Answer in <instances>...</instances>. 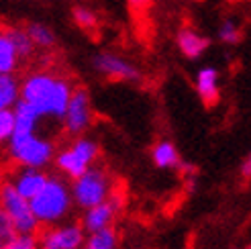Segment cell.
I'll return each mask as SVG.
<instances>
[{"label": "cell", "instance_id": "11", "mask_svg": "<svg viewBox=\"0 0 251 249\" xmlns=\"http://www.w3.org/2000/svg\"><path fill=\"white\" fill-rule=\"evenodd\" d=\"M45 180H47V174L39 168H19L8 182L15 186V190L23 198L31 200V198L43 188Z\"/></svg>", "mask_w": 251, "mask_h": 249}, {"label": "cell", "instance_id": "16", "mask_svg": "<svg viewBox=\"0 0 251 249\" xmlns=\"http://www.w3.org/2000/svg\"><path fill=\"white\" fill-rule=\"evenodd\" d=\"M21 59L8 37V31H0V74H15Z\"/></svg>", "mask_w": 251, "mask_h": 249}, {"label": "cell", "instance_id": "29", "mask_svg": "<svg viewBox=\"0 0 251 249\" xmlns=\"http://www.w3.org/2000/svg\"><path fill=\"white\" fill-rule=\"evenodd\" d=\"M247 249H249V247H247Z\"/></svg>", "mask_w": 251, "mask_h": 249}, {"label": "cell", "instance_id": "24", "mask_svg": "<svg viewBox=\"0 0 251 249\" xmlns=\"http://www.w3.org/2000/svg\"><path fill=\"white\" fill-rule=\"evenodd\" d=\"M17 235V231H15V227H12V223H10V219L6 217V213L2 208H0V249H2L12 237Z\"/></svg>", "mask_w": 251, "mask_h": 249}, {"label": "cell", "instance_id": "17", "mask_svg": "<svg viewBox=\"0 0 251 249\" xmlns=\"http://www.w3.org/2000/svg\"><path fill=\"white\" fill-rule=\"evenodd\" d=\"M151 157H153V164L157 168H178L180 164V153H178V149H176L174 143L170 141H159L153 145L151 149Z\"/></svg>", "mask_w": 251, "mask_h": 249}, {"label": "cell", "instance_id": "13", "mask_svg": "<svg viewBox=\"0 0 251 249\" xmlns=\"http://www.w3.org/2000/svg\"><path fill=\"white\" fill-rule=\"evenodd\" d=\"M196 92L204 100V104H217L219 102V72L215 68H202L196 74Z\"/></svg>", "mask_w": 251, "mask_h": 249}, {"label": "cell", "instance_id": "8", "mask_svg": "<svg viewBox=\"0 0 251 249\" xmlns=\"http://www.w3.org/2000/svg\"><path fill=\"white\" fill-rule=\"evenodd\" d=\"M94 113H92V102H90V94L86 88H74L72 96L66 104V110L61 115L64 121V129L72 137H80L84 135L92 124Z\"/></svg>", "mask_w": 251, "mask_h": 249}, {"label": "cell", "instance_id": "9", "mask_svg": "<svg viewBox=\"0 0 251 249\" xmlns=\"http://www.w3.org/2000/svg\"><path fill=\"white\" fill-rule=\"evenodd\" d=\"M123 206V200L117 196V192L112 194L108 200L100 202V204H94L90 208L84 210V217H82V229L88 233H96V231H102V229H108L112 227V223H115L119 210Z\"/></svg>", "mask_w": 251, "mask_h": 249}, {"label": "cell", "instance_id": "18", "mask_svg": "<svg viewBox=\"0 0 251 249\" xmlns=\"http://www.w3.org/2000/svg\"><path fill=\"white\" fill-rule=\"evenodd\" d=\"M117 245H119V235L112 227H108L96 233H88L82 249H117Z\"/></svg>", "mask_w": 251, "mask_h": 249}, {"label": "cell", "instance_id": "15", "mask_svg": "<svg viewBox=\"0 0 251 249\" xmlns=\"http://www.w3.org/2000/svg\"><path fill=\"white\" fill-rule=\"evenodd\" d=\"M15 74H0V110H10L19 102L21 90Z\"/></svg>", "mask_w": 251, "mask_h": 249}, {"label": "cell", "instance_id": "25", "mask_svg": "<svg viewBox=\"0 0 251 249\" xmlns=\"http://www.w3.org/2000/svg\"><path fill=\"white\" fill-rule=\"evenodd\" d=\"M10 135H12V108L0 110V145L8 143Z\"/></svg>", "mask_w": 251, "mask_h": 249}, {"label": "cell", "instance_id": "19", "mask_svg": "<svg viewBox=\"0 0 251 249\" xmlns=\"http://www.w3.org/2000/svg\"><path fill=\"white\" fill-rule=\"evenodd\" d=\"M6 31H8V37H10L12 45H15V49H17L19 59L21 61L31 59L33 53H35V43L31 41L29 33L25 31V29H6Z\"/></svg>", "mask_w": 251, "mask_h": 249}, {"label": "cell", "instance_id": "10", "mask_svg": "<svg viewBox=\"0 0 251 249\" xmlns=\"http://www.w3.org/2000/svg\"><path fill=\"white\" fill-rule=\"evenodd\" d=\"M94 68L102 74V76L119 82H137L141 78L139 70H137L131 61H127L121 55L115 53H100L94 57Z\"/></svg>", "mask_w": 251, "mask_h": 249}, {"label": "cell", "instance_id": "21", "mask_svg": "<svg viewBox=\"0 0 251 249\" xmlns=\"http://www.w3.org/2000/svg\"><path fill=\"white\" fill-rule=\"evenodd\" d=\"M2 249H39L37 233H17Z\"/></svg>", "mask_w": 251, "mask_h": 249}, {"label": "cell", "instance_id": "28", "mask_svg": "<svg viewBox=\"0 0 251 249\" xmlns=\"http://www.w3.org/2000/svg\"><path fill=\"white\" fill-rule=\"evenodd\" d=\"M227 2H239V0H227Z\"/></svg>", "mask_w": 251, "mask_h": 249}, {"label": "cell", "instance_id": "5", "mask_svg": "<svg viewBox=\"0 0 251 249\" xmlns=\"http://www.w3.org/2000/svg\"><path fill=\"white\" fill-rule=\"evenodd\" d=\"M100 151L96 141L88 139V137H76L70 145H66L61 151L55 153L53 164L59 170L61 176L66 178H78L80 174H84L88 168H92L96 164Z\"/></svg>", "mask_w": 251, "mask_h": 249}, {"label": "cell", "instance_id": "2", "mask_svg": "<svg viewBox=\"0 0 251 249\" xmlns=\"http://www.w3.org/2000/svg\"><path fill=\"white\" fill-rule=\"evenodd\" d=\"M29 204L39 227H49L66 221L74 208L70 184L61 176H47L43 188L31 198Z\"/></svg>", "mask_w": 251, "mask_h": 249}, {"label": "cell", "instance_id": "14", "mask_svg": "<svg viewBox=\"0 0 251 249\" xmlns=\"http://www.w3.org/2000/svg\"><path fill=\"white\" fill-rule=\"evenodd\" d=\"M178 47H180V51L186 57L196 59V57H200V55L206 51L208 39H206L204 35L196 33L194 29H182L178 33Z\"/></svg>", "mask_w": 251, "mask_h": 249}, {"label": "cell", "instance_id": "27", "mask_svg": "<svg viewBox=\"0 0 251 249\" xmlns=\"http://www.w3.org/2000/svg\"><path fill=\"white\" fill-rule=\"evenodd\" d=\"M151 0H129V4H133L135 8H143V6H147Z\"/></svg>", "mask_w": 251, "mask_h": 249}, {"label": "cell", "instance_id": "6", "mask_svg": "<svg viewBox=\"0 0 251 249\" xmlns=\"http://www.w3.org/2000/svg\"><path fill=\"white\" fill-rule=\"evenodd\" d=\"M0 208L6 213L17 233H37L41 229L31 210L29 200L23 198L8 180L0 182Z\"/></svg>", "mask_w": 251, "mask_h": 249}, {"label": "cell", "instance_id": "20", "mask_svg": "<svg viewBox=\"0 0 251 249\" xmlns=\"http://www.w3.org/2000/svg\"><path fill=\"white\" fill-rule=\"evenodd\" d=\"M25 31L29 33V37H31V41L35 43V47L51 49L55 45V33L49 29L47 25H43V23H31Z\"/></svg>", "mask_w": 251, "mask_h": 249}, {"label": "cell", "instance_id": "3", "mask_svg": "<svg viewBox=\"0 0 251 249\" xmlns=\"http://www.w3.org/2000/svg\"><path fill=\"white\" fill-rule=\"evenodd\" d=\"M8 157L19 168H39L45 170L55 157L53 141L45 139L39 133L10 135L8 139Z\"/></svg>", "mask_w": 251, "mask_h": 249}, {"label": "cell", "instance_id": "26", "mask_svg": "<svg viewBox=\"0 0 251 249\" xmlns=\"http://www.w3.org/2000/svg\"><path fill=\"white\" fill-rule=\"evenodd\" d=\"M241 176H243V180H249V176H251V157L249 155L243 159V164H241Z\"/></svg>", "mask_w": 251, "mask_h": 249}, {"label": "cell", "instance_id": "22", "mask_svg": "<svg viewBox=\"0 0 251 249\" xmlns=\"http://www.w3.org/2000/svg\"><path fill=\"white\" fill-rule=\"evenodd\" d=\"M219 37L223 43H229V45H235L241 41V29L237 27L235 21H225L221 27H219Z\"/></svg>", "mask_w": 251, "mask_h": 249}, {"label": "cell", "instance_id": "12", "mask_svg": "<svg viewBox=\"0 0 251 249\" xmlns=\"http://www.w3.org/2000/svg\"><path fill=\"white\" fill-rule=\"evenodd\" d=\"M41 115L37 110L19 98V102L12 106V135H25V133H35L39 129Z\"/></svg>", "mask_w": 251, "mask_h": 249}, {"label": "cell", "instance_id": "7", "mask_svg": "<svg viewBox=\"0 0 251 249\" xmlns=\"http://www.w3.org/2000/svg\"><path fill=\"white\" fill-rule=\"evenodd\" d=\"M86 231L80 223L61 221L37 231L39 249H82Z\"/></svg>", "mask_w": 251, "mask_h": 249}, {"label": "cell", "instance_id": "4", "mask_svg": "<svg viewBox=\"0 0 251 249\" xmlns=\"http://www.w3.org/2000/svg\"><path fill=\"white\" fill-rule=\"evenodd\" d=\"M70 192H72L74 206L86 210L94 204L108 200L115 194V182H112V178L108 176V172L104 168L94 164L84 174H80L78 178H74Z\"/></svg>", "mask_w": 251, "mask_h": 249}, {"label": "cell", "instance_id": "1", "mask_svg": "<svg viewBox=\"0 0 251 249\" xmlns=\"http://www.w3.org/2000/svg\"><path fill=\"white\" fill-rule=\"evenodd\" d=\"M21 100L29 102L41 117L61 119L74 86L68 78L49 70L33 72L19 84Z\"/></svg>", "mask_w": 251, "mask_h": 249}, {"label": "cell", "instance_id": "23", "mask_svg": "<svg viewBox=\"0 0 251 249\" xmlns=\"http://www.w3.org/2000/svg\"><path fill=\"white\" fill-rule=\"evenodd\" d=\"M74 21H76L78 27H82V29H94L96 27V15L86 6L74 8Z\"/></svg>", "mask_w": 251, "mask_h": 249}]
</instances>
